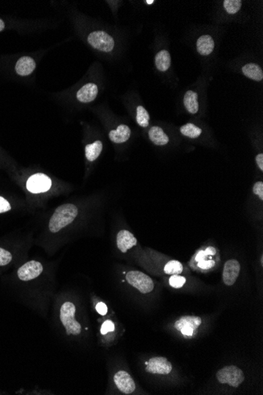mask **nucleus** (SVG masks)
<instances>
[{"instance_id":"obj_34","label":"nucleus","mask_w":263,"mask_h":395,"mask_svg":"<svg viewBox=\"0 0 263 395\" xmlns=\"http://www.w3.org/2000/svg\"><path fill=\"white\" fill-rule=\"evenodd\" d=\"M4 28H5V24H4V22L2 20L0 19V32L2 31Z\"/></svg>"},{"instance_id":"obj_24","label":"nucleus","mask_w":263,"mask_h":395,"mask_svg":"<svg viewBox=\"0 0 263 395\" xmlns=\"http://www.w3.org/2000/svg\"><path fill=\"white\" fill-rule=\"evenodd\" d=\"M180 131L182 135L187 137V138H192V139H196L202 134L201 129L190 122L180 127Z\"/></svg>"},{"instance_id":"obj_10","label":"nucleus","mask_w":263,"mask_h":395,"mask_svg":"<svg viewBox=\"0 0 263 395\" xmlns=\"http://www.w3.org/2000/svg\"><path fill=\"white\" fill-rule=\"evenodd\" d=\"M201 324L202 319L199 316H185L176 320L175 328L177 331H180L184 336L191 337Z\"/></svg>"},{"instance_id":"obj_9","label":"nucleus","mask_w":263,"mask_h":395,"mask_svg":"<svg viewBox=\"0 0 263 395\" xmlns=\"http://www.w3.org/2000/svg\"><path fill=\"white\" fill-rule=\"evenodd\" d=\"M44 266L41 262L31 260L19 267L18 276L20 280L23 282L31 281L39 277L43 273Z\"/></svg>"},{"instance_id":"obj_22","label":"nucleus","mask_w":263,"mask_h":395,"mask_svg":"<svg viewBox=\"0 0 263 395\" xmlns=\"http://www.w3.org/2000/svg\"><path fill=\"white\" fill-rule=\"evenodd\" d=\"M103 151V143L100 141H96L92 144H89L86 147V159L88 161H95Z\"/></svg>"},{"instance_id":"obj_8","label":"nucleus","mask_w":263,"mask_h":395,"mask_svg":"<svg viewBox=\"0 0 263 395\" xmlns=\"http://www.w3.org/2000/svg\"><path fill=\"white\" fill-rule=\"evenodd\" d=\"M51 180L44 174L38 173L28 179L26 188L32 194H41L48 191L51 187Z\"/></svg>"},{"instance_id":"obj_18","label":"nucleus","mask_w":263,"mask_h":395,"mask_svg":"<svg viewBox=\"0 0 263 395\" xmlns=\"http://www.w3.org/2000/svg\"><path fill=\"white\" fill-rule=\"evenodd\" d=\"M148 136L151 142L155 144V146H164L170 142L168 136L159 126L151 127L148 132Z\"/></svg>"},{"instance_id":"obj_17","label":"nucleus","mask_w":263,"mask_h":395,"mask_svg":"<svg viewBox=\"0 0 263 395\" xmlns=\"http://www.w3.org/2000/svg\"><path fill=\"white\" fill-rule=\"evenodd\" d=\"M198 52L201 55H208L215 49V41L209 35H203L199 37L196 44Z\"/></svg>"},{"instance_id":"obj_6","label":"nucleus","mask_w":263,"mask_h":395,"mask_svg":"<svg viewBox=\"0 0 263 395\" xmlns=\"http://www.w3.org/2000/svg\"><path fill=\"white\" fill-rule=\"evenodd\" d=\"M89 45L94 49L105 52H110L114 49V41L107 33L95 31L90 33L88 37Z\"/></svg>"},{"instance_id":"obj_1","label":"nucleus","mask_w":263,"mask_h":395,"mask_svg":"<svg viewBox=\"0 0 263 395\" xmlns=\"http://www.w3.org/2000/svg\"><path fill=\"white\" fill-rule=\"evenodd\" d=\"M53 317L58 329L70 341L82 337L85 328L78 318V304L76 299L70 296H62L54 299Z\"/></svg>"},{"instance_id":"obj_27","label":"nucleus","mask_w":263,"mask_h":395,"mask_svg":"<svg viewBox=\"0 0 263 395\" xmlns=\"http://www.w3.org/2000/svg\"><path fill=\"white\" fill-rule=\"evenodd\" d=\"M169 283L174 288H181L186 283V278L180 275H172L169 279Z\"/></svg>"},{"instance_id":"obj_3","label":"nucleus","mask_w":263,"mask_h":395,"mask_svg":"<svg viewBox=\"0 0 263 395\" xmlns=\"http://www.w3.org/2000/svg\"><path fill=\"white\" fill-rule=\"evenodd\" d=\"M125 278L131 287L143 295L152 292L155 288L153 279L142 271L135 270L128 271L126 272Z\"/></svg>"},{"instance_id":"obj_16","label":"nucleus","mask_w":263,"mask_h":395,"mask_svg":"<svg viewBox=\"0 0 263 395\" xmlns=\"http://www.w3.org/2000/svg\"><path fill=\"white\" fill-rule=\"evenodd\" d=\"M131 130L126 125L122 124L118 126L117 130H111L109 133V138L111 142L116 144L125 143L130 139Z\"/></svg>"},{"instance_id":"obj_7","label":"nucleus","mask_w":263,"mask_h":395,"mask_svg":"<svg viewBox=\"0 0 263 395\" xmlns=\"http://www.w3.org/2000/svg\"><path fill=\"white\" fill-rule=\"evenodd\" d=\"M113 381L117 389L124 395H132L136 389L135 381L126 370L118 371L114 375Z\"/></svg>"},{"instance_id":"obj_31","label":"nucleus","mask_w":263,"mask_h":395,"mask_svg":"<svg viewBox=\"0 0 263 395\" xmlns=\"http://www.w3.org/2000/svg\"><path fill=\"white\" fill-rule=\"evenodd\" d=\"M11 209L10 203L5 198L0 197V214L4 213Z\"/></svg>"},{"instance_id":"obj_14","label":"nucleus","mask_w":263,"mask_h":395,"mask_svg":"<svg viewBox=\"0 0 263 395\" xmlns=\"http://www.w3.org/2000/svg\"><path fill=\"white\" fill-rule=\"evenodd\" d=\"M97 95H98V87L96 85L88 83L80 89L77 93V98L80 102L88 103L95 100Z\"/></svg>"},{"instance_id":"obj_15","label":"nucleus","mask_w":263,"mask_h":395,"mask_svg":"<svg viewBox=\"0 0 263 395\" xmlns=\"http://www.w3.org/2000/svg\"><path fill=\"white\" fill-rule=\"evenodd\" d=\"M36 69V62L31 57L24 56L18 59L16 63L15 70L20 76L31 74Z\"/></svg>"},{"instance_id":"obj_4","label":"nucleus","mask_w":263,"mask_h":395,"mask_svg":"<svg viewBox=\"0 0 263 395\" xmlns=\"http://www.w3.org/2000/svg\"><path fill=\"white\" fill-rule=\"evenodd\" d=\"M216 377L220 384H228L232 388H238L245 380L243 371L234 365L224 367L216 374Z\"/></svg>"},{"instance_id":"obj_23","label":"nucleus","mask_w":263,"mask_h":395,"mask_svg":"<svg viewBox=\"0 0 263 395\" xmlns=\"http://www.w3.org/2000/svg\"><path fill=\"white\" fill-rule=\"evenodd\" d=\"M184 271V266L176 260H169L163 267V271L167 275H180Z\"/></svg>"},{"instance_id":"obj_33","label":"nucleus","mask_w":263,"mask_h":395,"mask_svg":"<svg viewBox=\"0 0 263 395\" xmlns=\"http://www.w3.org/2000/svg\"><path fill=\"white\" fill-rule=\"evenodd\" d=\"M256 163H257V166L259 167V168L260 169V171L263 172V154L260 153L256 155Z\"/></svg>"},{"instance_id":"obj_19","label":"nucleus","mask_w":263,"mask_h":395,"mask_svg":"<svg viewBox=\"0 0 263 395\" xmlns=\"http://www.w3.org/2000/svg\"><path fill=\"white\" fill-rule=\"evenodd\" d=\"M184 105L190 114H196L199 110L197 93L191 90L187 92L184 97Z\"/></svg>"},{"instance_id":"obj_13","label":"nucleus","mask_w":263,"mask_h":395,"mask_svg":"<svg viewBox=\"0 0 263 395\" xmlns=\"http://www.w3.org/2000/svg\"><path fill=\"white\" fill-rule=\"evenodd\" d=\"M117 247L122 253L127 252L137 245V239L128 230H122L117 235Z\"/></svg>"},{"instance_id":"obj_29","label":"nucleus","mask_w":263,"mask_h":395,"mask_svg":"<svg viewBox=\"0 0 263 395\" xmlns=\"http://www.w3.org/2000/svg\"><path fill=\"white\" fill-rule=\"evenodd\" d=\"M115 331V324L112 320H107L103 322L101 326L100 334L102 335H107V334L111 333Z\"/></svg>"},{"instance_id":"obj_35","label":"nucleus","mask_w":263,"mask_h":395,"mask_svg":"<svg viewBox=\"0 0 263 395\" xmlns=\"http://www.w3.org/2000/svg\"><path fill=\"white\" fill-rule=\"evenodd\" d=\"M146 2H147V4H152L153 3L154 1L153 0H151V1H150V0H147V1H146Z\"/></svg>"},{"instance_id":"obj_28","label":"nucleus","mask_w":263,"mask_h":395,"mask_svg":"<svg viewBox=\"0 0 263 395\" xmlns=\"http://www.w3.org/2000/svg\"><path fill=\"white\" fill-rule=\"evenodd\" d=\"M13 256L8 250L0 248V267L7 265L12 261Z\"/></svg>"},{"instance_id":"obj_26","label":"nucleus","mask_w":263,"mask_h":395,"mask_svg":"<svg viewBox=\"0 0 263 395\" xmlns=\"http://www.w3.org/2000/svg\"><path fill=\"white\" fill-rule=\"evenodd\" d=\"M223 5L228 14H235L240 11L242 2L240 0H224Z\"/></svg>"},{"instance_id":"obj_32","label":"nucleus","mask_w":263,"mask_h":395,"mask_svg":"<svg viewBox=\"0 0 263 395\" xmlns=\"http://www.w3.org/2000/svg\"><path fill=\"white\" fill-rule=\"evenodd\" d=\"M95 310L101 316H106L107 312H108L107 305L103 302L97 303L96 305H95Z\"/></svg>"},{"instance_id":"obj_21","label":"nucleus","mask_w":263,"mask_h":395,"mask_svg":"<svg viewBox=\"0 0 263 395\" xmlns=\"http://www.w3.org/2000/svg\"><path fill=\"white\" fill-rule=\"evenodd\" d=\"M171 58L170 53L166 50H161L155 56V66L159 71L165 72L171 67Z\"/></svg>"},{"instance_id":"obj_12","label":"nucleus","mask_w":263,"mask_h":395,"mask_svg":"<svg viewBox=\"0 0 263 395\" xmlns=\"http://www.w3.org/2000/svg\"><path fill=\"white\" fill-rule=\"evenodd\" d=\"M240 272V262L235 259L227 260L223 267L222 279L224 285L232 287L238 279Z\"/></svg>"},{"instance_id":"obj_20","label":"nucleus","mask_w":263,"mask_h":395,"mask_svg":"<svg viewBox=\"0 0 263 395\" xmlns=\"http://www.w3.org/2000/svg\"><path fill=\"white\" fill-rule=\"evenodd\" d=\"M242 72L250 79L260 82L263 79V72L260 66L255 63H249L242 68Z\"/></svg>"},{"instance_id":"obj_30","label":"nucleus","mask_w":263,"mask_h":395,"mask_svg":"<svg viewBox=\"0 0 263 395\" xmlns=\"http://www.w3.org/2000/svg\"><path fill=\"white\" fill-rule=\"evenodd\" d=\"M252 192H253L254 195L255 196L257 197L259 199L261 200V202L263 201V181H259V182H256L253 186V189H252Z\"/></svg>"},{"instance_id":"obj_5","label":"nucleus","mask_w":263,"mask_h":395,"mask_svg":"<svg viewBox=\"0 0 263 395\" xmlns=\"http://www.w3.org/2000/svg\"><path fill=\"white\" fill-rule=\"evenodd\" d=\"M218 251L213 246L198 250L193 258V263L199 269L202 271H209L216 265Z\"/></svg>"},{"instance_id":"obj_25","label":"nucleus","mask_w":263,"mask_h":395,"mask_svg":"<svg viewBox=\"0 0 263 395\" xmlns=\"http://www.w3.org/2000/svg\"><path fill=\"white\" fill-rule=\"evenodd\" d=\"M150 115L143 106H139L136 109V122L143 128L149 126Z\"/></svg>"},{"instance_id":"obj_11","label":"nucleus","mask_w":263,"mask_h":395,"mask_svg":"<svg viewBox=\"0 0 263 395\" xmlns=\"http://www.w3.org/2000/svg\"><path fill=\"white\" fill-rule=\"evenodd\" d=\"M172 368V364L163 356L152 357L146 362L145 370L151 374L168 375Z\"/></svg>"},{"instance_id":"obj_2","label":"nucleus","mask_w":263,"mask_h":395,"mask_svg":"<svg viewBox=\"0 0 263 395\" xmlns=\"http://www.w3.org/2000/svg\"><path fill=\"white\" fill-rule=\"evenodd\" d=\"M78 208L73 203H65L57 207L51 215L48 223V230L51 234H57L74 223L78 217Z\"/></svg>"}]
</instances>
